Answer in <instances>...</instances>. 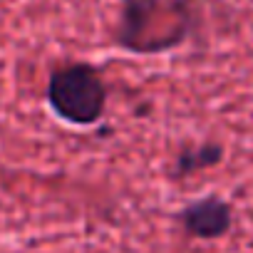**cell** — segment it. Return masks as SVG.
I'll list each match as a JSON object with an SVG mask.
<instances>
[{"mask_svg": "<svg viewBox=\"0 0 253 253\" xmlns=\"http://www.w3.org/2000/svg\"><path fill=\"white\" fill-rule=\"evenodd\" d=\"M191 28L189 0H124L114 40L137 55H159L179 47Z\"/></svg>", "mask_w": 253, "mask_h": 253, "instance_id": "6da1fadb", "label": "cell"}, {"mask_svg": "<svg viewBox=\"0 0 253 253\" xmlns=\"http://www.w3.org/2000/svg\"><path fill=\"white\" fill-rule=\"evenodd\" d=\"M47 104L67 124L92 126L107 107V84L102 72L87 62H72L50 75Z\"/></svg>", "mask_w": 253, "mask_h": 253, "instance_id": "7a4b0ae2", "label": "cell"}, {"mask_svg": "<svg viewBox=\"0 0 253 253\" xmlns=\"http://www.w3.org/2000/svg\"><path fill=\"white\" fill-rule=\"evenodd\" d=\"M179 221H181V226L189 236L201 238V241H216V238H223L231 231L233 209L226 199L209 194V196L196 199L189 206H184L179 211Z\"/></svg>", "mask_w": 253, "mask_h": 253, "instance_id": "3957f363", "label": "cell"}, {"mask_svg": "<svg viewBox=\"0 0 253 253\" xmlns=\"http://www.w3.org/2000/svg\"><path fill=\"white\" fill-rule=\"evenodd\" d=\"M223 159V147L216 142H204L199 147H186L176 154L174 162V176H191L196 171L211 169Z\"/></svg>", "mask_w": 253, "mask_h": 253, "instance_id": "277c9868", "label": "cell"}]
</instances>
